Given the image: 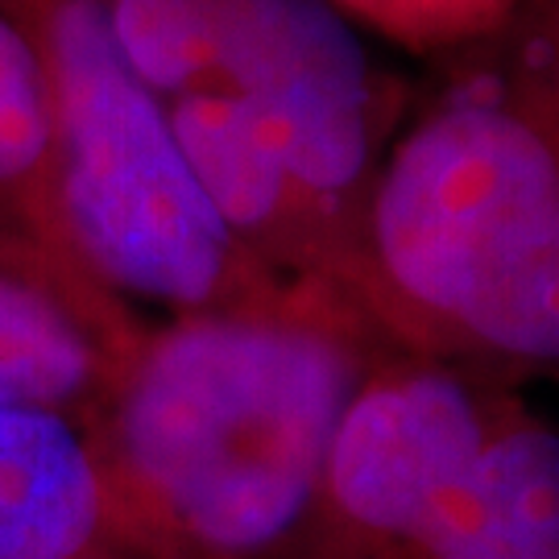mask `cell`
Listing matches in <instances>:
<instances>
[{"label": "cell", "instance_id": "obj_13", "mask_svg": "<svg viewBox=\"0 0 559 559\" xmlns=\"http://www.w3.org/2000/svg\"><path fill=\"white\" fill-rule=\"evenodd\" d=\"M489 46L559 100V0H519L514 21Z\"/></svg>", "mask_w": 559, "mask_h": 559}, {"label": "cell", "instance_id": "obj_10", "mask_svg": "<svg viewBox=\"0 0 559 559\" xmlns=\"http://www.w3.org/2000/svg\"><path fill=\"white\" fill-rule=\"evenodd\" d=\"M0 240L38 245L62 261L80 253L62 216L59 158L34 59L0 13Z\"/></svg>", "mask_w": 559, "mask_h": 559}, {"label": "cell", "instance_id": "obj_1", "mask_svg": "<svg viewBox=\"0 0 559 559\" xmlns=\"http://www.w3.org/2000/svg\"><path fill=\"white\" fill-rule=\"evenodd\" d=\"M385 357L320 286L145 316L83 419L117 559H282L360 378Z\"/></svg>", "mask_w": 559, "mask_h": 559}, {"label": "cell", "instance_id": "obj_11", "mask_svg": "<svg viewBox=\"0 0 559 559\" xmlns=\"http://www.w3.org/2000/svg\"><path fill=\"white\" fill-rule=\"evenodd\" d=\"M124 55L158 100L216 87L203 0H104Z\"/></svg>", "mask_w": 559, "mask_h": 559}, {"label": "cell", "instance_id": "obj_2", "mask_svg": "<svg viewBox=\"0 0 559 559\" xmlns=\"http://www.w3.org/2000/svg\"><path fill=\"white\" fill-rule=\"evenodd\" d=\"M348 307L385 353L559 378V100L493 50L431 67L360 207Z\"/></svg>", "mask_w": 559, "mask_h": 559}, {"label": "cell", "instance_id": "obj_8", "mask_svg": "<svg viewBox=\"0 0 559 559\" xmlns=\"http://www.w3.org/2000/svg\"><path fill=\"white\" fill-rule=\"evenodd\" d=\"M399 559H559V423L519 394Z\"/></svg>", "mask_w": 559, "mask_h": 559}, {"label": "cell", "instance_id": "obj_9", "mask_svg": "<svg viewBox=\"0 0 559 559\" xmlns=\"http://www.w3.org/2000/svg\"><path fill=\"white\" fill-rule=\"evenodd\" d=\"M0 559H117L83 427L0 399Z\"/></svg>", "mask_w": 559, "mask_h": 559}, {"label": "cell", "instance_id": "obj_7", "mask_svg": "<svg viewBox=\"0 0 559 559\" xmlns=\"http://www.w3.org/2000/svg\"><path fill=\"white\" fill-rule=\"evenodd\" d=\"M141 323L138 307L75 261L0 240V399L38 402L83 427Z\"/></svg>", "mask_w": 559, "mask_h": 559}, {"label": "cell", "instance_id": "obj_12", "mask_svg": "<svg viewBox=\"0 0 559 559\" xmlns=\"http://www.w3.org/2000/svg\"><path fill=\"white\" fill-rule=\"evenodd\" d=\"M360 34L390 41L411 59L443 67L506 34L519 0H332Z\"/></svg>", "mask_w": 559, "mask_h": 559}, {"label": "cell", "instance_id": "obj_6", "mask_svg": "<svg viewBox=\"0 0 559 559\" xmlns=\"http://www.w3.org/2000/svg\"><path fill=\"white\" fill-rule=\"evenodd\" d=\"M170 129L224 237L270 278L348 302L360 221L320 195L228 92L170 100Z\"/></svg>", "mask_w": 559, "mask_h": 559}, {"label": "cell", "instance_id": "obj_3", "mask_svg": "<svg viewBox=\"0 0 559 559\" xmlns=\"http://www.w3.org/2000/svg\"><path fill=\"white\" fill-rule=\"evenodd\" d=\"M41 83L62 216L83 270L141 316L282 299L224 237L170 129V104L133 71L104 0H0Z\"/></svg>", "mask_w": 559, "mask_h": 559}, {"label": "cell", "instance_id": "obj_4", "mask_svg": "<svg viewBox=\"0 0 559 559\" xmlns=\"http://www.w3.org/2000/svg\"><path fill=\"white\" fill-rule=\"evenodd\" d=\"M519 394L440 360L385 353L344 406L282 559H399Z\"/></svg>", "mask_w": 559, "mask_h": 559}, {"label": "cell", "instance_id": "obj_5", "mask_svg": "<svg viewBox=\"0 0 559 559\" xmlns=\"http://www.w3.org/2000/svg\"><path fill=\"white\" fill-rule=\"evenodd\" d=\"M216 87L320 195L360 221L415 83L381 67L332 0H203Z\"/></svg>", "mask_w": 559, "mask_h": 559}]
</instances>
